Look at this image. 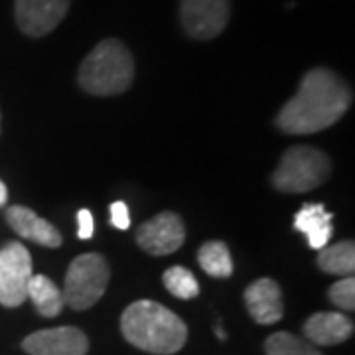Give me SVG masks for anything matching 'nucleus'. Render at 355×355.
<instances>
[{"label":"nucleus","instance_id":"nucleus-1","mask_svg":"<svg viewBox=\"0 0 355 355\" xmlns=\"http://www.w3.org/2000/svg\"><path fill=\"white\" fill-rule=\"evenodd\" d=\"M354 99L349 85L326 67L310 69L298 93L280 109L277 127L286 135H314L336 125Z\"/></svg>","mask_w":355,"mask_h":355},{"label":"nucleus","instance_id":"nucleus-2","mask_svg":"<svg viewBox=\"0 0 355 355\" xmlns=\"http://www.w3.org/2000/svg\"><path fill=\"white\" fill-rule=\"evenodd\" d=\"M121 331L128 343L154 355L178 354L188 340L184 320L154 300H137L121 316Z\"/></svg>","mask_w":355,"mask_h":355},{"label":"nucleus","instance_id":"nucleus-3","mask_svg":"<svg viewBox=\"0 0 355 355\" xmlns=\"http://www.w3.org/2000/svg\"><path fill=\"white\" fill-rule=\"evenodd\" d=\"M135 79V60L119 40H103L79 67L77 81L91 95L111 97L125 93Z\"/></svg>","mask_w":355,"mask_h":355},{"label":"nucleus","instance_id":"nucleus-4","mask_svg":"<svg viewBox=\"0 0 355 355\" xmlns=\"http://www.w3.org/2000/svg\"><path fill=\"white\" fill-rule=\"evenodd\" d=\"M331 174L330 158L314 146H292L282 154L270 182L284 193H304L316 190Z\"/></svg>","mask_w":355,"mask_h":355},{"label":"nucleus","instance_id":"nucleus-5","mask_svg":"<svg viewBox=\"0 0 355 355\" xmlns=\"http://www.w3.org/2000/svg\"><path fill=\"white\" fill-rule=\"evenodd\" d=\"M111 270L107 259L99 253L79 254L71 261L64 282L65 304L73 310H87L103 298Z\"/></svg>","mask_w":355,"mask_h":355},{"label":"nucleus","instance_id":"nucleus-6","mask_svg":"<svg viewBox=\"0 0 355 355\" xmlns=\"http://www.w3.org/2000/svg\"><path fill=\"white\" fill-rule=\"evenodd\" d=\"M32 277V257L24 245H4L0 249V304L6 308L24 304Z\"/></svg>","mask_w":355,"mask_h":355},{"label":"nucleus","instance_id":"nucleus-7","mask_svg":"<svg viewBox=\"0 0 355 355\" xmlns=\"http://www.w3.org/2000/svg\"><path fill=\"white\" fill-rule=\"evenodd\" d=\"M231 16V0H182L180 18L186 34L193 40L219 36Z\"/></svg>","mask_w":355,"mask_h":355},{"label":"nucleus","instance_id":"nucleus-8","mask_svg":"<svg viewBox=\"0 0 355 355\" xmlns=\"http://www.w3.org/2000/svg\"><path fill=\"white\" fill-rule=\"evenodd\" d=\"M186 241V227L182 217L164 211L158 214L146 223H142L137 231V243L142 251L154 257H166V254L178 251Z\"/></svg>","mask_w":355,"mask_h":355},{"label":"nucleus","instance_id":"nucleus-9","mask_svg":"<svg viewBox=\"0 0 355 355\" xmlns=\"http://www.w3.org/2000/svg\"><path fill=\"white\" fill-rule=\"evenodd\" d=\"M69 10V0H16V24L26 36L42 38L53 32Z\"/></svg>","mask_w":355,"mask_h":355},{"label":"nucleus","instance_id":"nucleus-10","mask_svg":"<svg viewBox=\"0 0 355 355\" xmlns=\"http://www.w3.org/2000/svg\"><path fill=\"white\" fill-rule=\"evenodd\" d=\"M22 349L30 355H87L89 340L79 328L62 326L30 334Z\"/></svg>","mask_w":355,"mask_h":355},{"label":"nucleus","instance_id":"nucleus-11","mask_svg":"<svg viewBox=\"0 0 355 355\" xmlns=\"http://www.w3.org/2000/svg\"><path fill=\"white\" fill-rule=\"evenodd\" d=\"M245 304L257 324L270 326L284 316V302L279 282L272 279H259L245 291Z\"/></svg>","mask_w":355,"mask_h":355},{"label":"nucleus","instance_id":"nucleus-12","mask_svg":"<svg viewBox=\"0 0 355 355\" xmlns=\"http://www.w3.org/2000/svg\"><path fill=\"white\" fill-rule=\"evenodd\" d=\"M6 221L24 239H30V241L50 247V249H58L62 245L60 231L53 227L48 219H42L36 211H32L30 207L12 205L6 211Z\"/></svg>","mask_w":355,"mask_h":355},{"label":"nucleus","instance_id":"nucleus-13","mask_svg":"<svg viewBox=\"0 0 355 355\" xmlns=\"http://www.w3.org/2000/svg\"><path fill=\"white\" fill-rule=\"evenodd\" d=\"M304 336L314 345H338L354 336V322L340 312H316L306 320Z\"/></svg>","mask_w":355,"mask_h":355},{"label":"nucleus","instance_id":"nucleus-14","mask_svg":"<svg viewBox=\"0 0 355 355\" xmlns=\"http://www.w3.org/2000/svg\"><path fill=\"white\" fill-rule=\"evenodd\" d=\"M331 219L334 216L330 211H326V207L322 203H306L294 216V229L304 233L308 237V245L320 251L328 245L331 233H334Z\"/></svg>","mask_w":355,"mask_h":355},{"label":"nucleus","instance_id":"nucleus-15","mask_svg":"<svg viewBox=\"0 0 355 355\" xmlns=\"http://www.w3.org/2000/svg\"><path fill=\"white\" fill-rule=\"evenodd\" d=\"M28 298L34 302L40 316L55 318L64 310V292L58 284L44 275H34L28 282Z\"/></svg>","mask_w":355,"mask_h":355},{"label":"nucleus","instance_id":"nucleus-16","mask_svg":"<svg viewBox=\"0 0 355 355\" xmlns=\"http://www.w3.org/2000/svg\"><path fill=\"white\" fill-rule=\"evenodd\" d=\"M318 266L328 275L352 277L355 270V245L354 241H340L331 247L320 249Z\"/></svg>","mask_w":355,"mask_h":355},{"label":"nucleus","instance_id":"nucleus-17","mask_svg":"<svg viewBox=\"0 0 355 355\" xmlns=\"http://www.w3.org/2000/svg\"><path fill=\"white\" fill-rule=\"evenodd\" d=\"M198 261L209 277L227 279L233 275V259L229 247L223 241H207L200 247Z\"/></svg>","mask_w":355,"mask_h":355},{"label":"nucleus","instance_id":"nucleus-18","mask_svg":"<svg viewBox=\"0 0 355 355\" xmlns=\"http://www.w3.org/2000/svg\"><path fill=\"white\" fill-rule=\"evenodd\" d=\"M266 355H322L314 343L306 342L291 331H277L265 342Z\"/></svg>","mask_w":355,"mask_h":355},{"label":"nucleus","instance_id":"nucleus-19","mask_svg":"<svg viewBox=\"0 0 355 355\" xmlns=\"http://www.w3.org/2000/svg\"><path fill=\"white\" fill-rule=\"evenodd\" d=\"M162 280H164L166 291L180 300H190V298H196L200 294V284H198L196 277L191 275V270H188L186 266H170L164 272Z\"/></svg>","mask_w":355,"mask_h":355},{"label":"nucleus","instance_id":"nucleus-20","mask_svg":"<svg viewBox=\"0 0 355 355\" xmlns=\"http://www.w3.org/2000/svg\"><path fill=\"white\" fill-rule=\"evenodd\" d=\"M330 300L338 308L352 312L355 308V280L354 277H345L340 282L331 284L330 292H328Z\"/></svg>","mask_w":355,"mask_h":355},{"label":"nucleus","instance_id":"nucleus-21","mask_svg":"<svg viewBox=\"0 0 355 355\" xmlns=\"http://www.w3.org/2000/svg\"><path fill=\"white\" fill-rule=\"evenodd\" d=\"M111 223H113L116 229H123V231H127V229L130 227V211H128L127 203H111Z\"/></svg>","mask_w":355,"mask_h":355},{"label":"nucleus","instance_id":"nucleus-22","mask_svg":"<svg viewBox=\"0 0 355 355\" xmlns=\"http://www.w3.org/2000/svg\"><path fill=\"white\" fill-rule=\"evenodd\" d=\"M93 231H95V221H93L91 211L89 209H79L77 211V237L87 241V239H91Z\"/></svg>","mask_w":355,"mask_h":355},{"label":"nucleus","instance_id":"nucleus-23","mask_svg":"<svg viewBox=\"0 0 355 355\" xmlns=\"http://www.w3.org/2000/svg\"><path fill=\"white\" fill-rule=\"evenodd\" d=\"M8 200V190H6V186H4V182L0 180V205H4Z\"/></svg>","mask_w":355,"mask_h":355}]
</instances>
